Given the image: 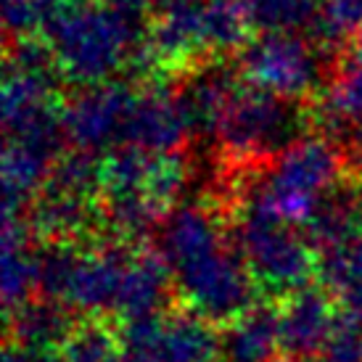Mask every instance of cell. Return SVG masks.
<instances>
[{"instance_id": "8992f818", "label": "cell", "mask_w": 362, "mask_h": 362, "mask_svg": "<svg viewBox=\"0 0 362 362\" xmlns=\"http://www.w3.org/2000/svg\"><path fill=\"white\" fill-rule=\"evenodd\" d=\"M246 64H249L252 77L262 88H272L278 93L304 90L315 71L307 48L283 35L257 42L249 51Z\"/></svg>"}, {"instance_id": "3957f363", "label": "cell", "mask_w": 362, "mask_h": 362, "mask_svg": "<svg viewBox=\"0 0 362 362\" xmlns=\"http://www.w3.org/2000/svg\"><path fill=\"white\" fill-rule=\"evenodd\" d=\"M124 32L109 13H80L66 16L59 32L61 59L74 74L98 77L109 71L122 53Z\"/></svg>"}, {"instance_id": "277c9868", "label": "cell", "mask_w": 362, "mask_h": 362, "mask_svg": "<svg viewBox=\"0 0 362 362\" xmlns=\"http://www.w3.org/2000/svg\"><path fill=\"white\" fill-rule=\"evenodd\" d=\"M281 220L283 217H278L272 209L252 214V220L246 225V246H249L254 267L264 281L281 288H291L304 281L310 259L304 254L302 243L278 225Z\"/></svg>"}, {"instance_id": "5b68a950", "label": "cell", "mask_w": 362, "mask_h": 362, "mask_svg": "<svg viewBox=\"0 0 362 362\" xmlns=\"http://www.w3.org/2000/svg\"><path fill=\"white\" fill-rule=\"evenodd\" d=\"M230 106L225 138L238 151H257V148L272 146L291 130L288 111L264 93L243 95Z\"/></svg>"}, {"instance_id": "ba28073f", "label": "cell", "mask_w": 362, "mask_h": 362, "mask_svg": "<svg viewBox=\"0 0 362 362\" xmlns=\"http://www.w3.org/2000/svg\"><path fill=\"white\" fill-rule=\"evenodd\" d=\"M132 106H124L119 90L93 93L82 98L69 117L71 132L80 143H109L119 132L130 130Z\"/></svg>"}, {"instance_id": "4fadbf2b", "label": "cell", "mask_w": 362, "mask_h": 362, "mask_svg": "<svg viewBox=\"0 0 362 362\" xmlns=\"http://www.w3.org/2000/svg\"><path fill=\"white\" fill-rule=\"evenodd\" d=\"M336 109L341 114H360L362 111V71H354L336 93Z\"/></svg>"}, {"instance_id": "8fae6325", "label": "cell", "mask_w": 362, "mask_h": 362, "mask_svg": "<svg viewBox=\"0 0 362 362\" xmlns=\"http://www.w3.org/2000/svg\"><path fill=\"white\" fill-rule=\"evenodd\" d=\"M315 8V0H252V16L270 27H288Z\"/></svg>"}, {"instance_id": "9c48e42d", "label": "cell", "mask_w": 362, "mask_h": 362, "mask_svg": "<svg viewBox=\"0 0 362 362\" xmlns=\"http://www.w3.org/2000/svg\"><path fill=\"white\" fill-rule=\"evenodd\" d=\"M281 344V325L270 312H254L230 331L222 352L228 362H267Z\"/></svg>"}, {"instance_id": "52a82bcc", "label": "cell", "mask_w": 362, "mask_h": 362, "mask_svg": "<svg viewBox=\"0 0 362 362\" xmlns=\"http://www.w3.org/2000/svg\"><path fill=\"white\" fill-rule=\"evenodd\" d=\"M281 346L293 357H307L331 341L336 322L331 320V310L320 296H296L291 307L283 312L281 320Z\"/></svg>"}, {"instance_id": "6da1fadb", "label": "cell", "mask_w": 362, "mask_h": 362, "mask_svg": "<svg viewBox=\"0 0 362 362\" xmlns=\"http://www.w3.org/2000/svg\"><path fill=\"white\" fill-rule=\"evenodd\" d=\"M167 254L182 288L204 315L230 317L246 307V278L202 214L191 211L175 222Z\"/></svg>"}, {"instance_id": "30bf717a", "label": "cell", "mask_w": 362, "mask_h": 362, "mask_svg": "<svg viewBox=\"0 0 362 362\" xmlns=\"http://www.w3.org/2000/svg\"><path fill=\"white\" fill-rule=\"evenodd\" d=\"M114 357L117 354H114L111 339L98 328H88L71 336L59 352V362H114Z\"/></svg>"}, {"instance_id": "7c38bea8", "label": "cell", "mask_w": 362, "mask_h": 362, "mask_svg": "<svg viewBox=\"0 0 362 362\" xmlns=\"http://www.w3.org/2000/svg\"><path fill=\"white\" fill-rule=\"evenodd\" d=\"M362 21V0H328L325 6V27L339 35L344 30H352Z\"/></svg>"}, {"instance_id": "7a4b0ae2", "label": "cell", "mask_w": 362, "mask_h": 362, "mask_svg": "<svg viewBox=\"0 0 362 362\" xmlns=\"http://www.w3.org/2000/svg\"><path fill=\"white\" fill-rule=\"evenodd\" d=\"M333 172H336V156L328 146L322 143L299 146L281 164L267 204L275 206L278 217L299 220L304 214H310L315 196L322 188H328Z\"/></svg>"}, {"instance_id": "5bb4252c", "label": "cell", "mask_w": 362, "mask_h": 362, "mask_svg": "<svg viewBox=\"0 0 362 362\" xmlns=\"http://www.w3.org/2000/svg\"><path fill=\"white\" fill-rule=\"evenodd\" d=\"M357 56H360V59H362V42H360V48H357Z\"/></svg>"}]
</instances>
